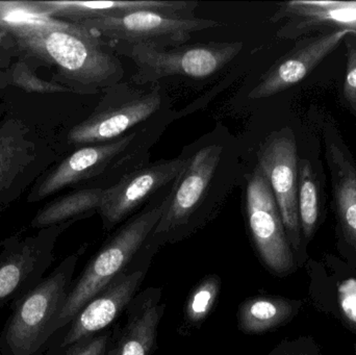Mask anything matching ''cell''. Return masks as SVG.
<instances>
[{
    "label": "cell",
    "instance_id": "obj_21",
    "mask_svg": "<svg viewBox=\"0 0 356 355\" xmlns=\"http://www.w3.org/2000/svg\"><path fill=\"white\" fill-rule=\"evenodd\" d=\"M73 25L54 18L44 8H33V4L22 2H0V26L6 27L18 39L71 28Z\"/></svg>",
    "mask_w": 356,
    "mask_h": 355
},
{
    "label": "cell",
    "instance_id": "obj_8",
    "mask_svg": "<svg viewBox=\"0 0 356 355\" xmlns=\"http://www.w3.org/2000/svg\"><path fill=\"white\" fill-rule=\"evenodd\" d=\"M186 165L180 154L173 160H163L143 165L127 173L118 183L104 190L98 214L106 231L129 220L159 198L164 197L175 185Z\"/></svg>",
    "mask_w": 356,
    "mask_h": 355
},
{
    "label": "cell",
    "instance_id": "obj_27",
    "mask_svg": "<svg viewBox=\"0 0 356 355\" xmlns=\"http://www.w3.org/2000/svg\"><path fill=\"white\" fill-rule=\"evenodd\" d=\"M113 331H104L77 342L60 355H104Z\"/></svg>",
    "mask_w": 356,
    "mask_h": 355
},
{
    "label": "cell",
    "instance_id": "obj_2",
    "mask_svg": "<svg viewBox=\"0 0 356 355\" xmlns=\"http://www.w3.org/2000/svg\"><path fill=\"white\" fill-rule=\"evenodd\" d=\"M166 196L154 200L125 221L90 261L77 281H73L66 302L54 322V337L71 322L92 298L133 264L164 213Z\"/></svg>",
    "mask_w": 356,
    "mask_h": 355
},
{
    "label": "cell",
    "instance_id": "obj_4",
    "mask_svg": "<svg viewBox=\"0 0 356 355\" xmlns=\"http://www.w3.org/2000/svg\"><path fill=\"white\" fill-rule=\"evenodd\" d=\"M79 254L67 256L26 295L10 306L0 333V355H42L73 283Z\"/></svg>",
    "mask_w": 356,
    "mask_h": 355
},
{
    "label": "cell",
    "instance_id": "obj_1",
    "mask_svg": "<svg viewBox=\"0 0 356 355\" xmlns=\"http://www.w3.org/2000/svg\"><path fill=\"white\" fill-rule=\"evenodd\" d=\"M186 165L166 196V208L144 246L152 258L161 247L188 239L219 215L241 177L236 140L217 126L184 148Z\"/></svg>",
    "mask_w": 356,
    "mask_h": 355
},
{
    "label": "cell",
    "instance_id": "obj_20",
    "mask_svg": "<svg viewBox=\"0 0 356 355\" xmlns=\"http://www.w3.org/2000/svg\"><path fill=\"white\" fill-rule=\"evenodd\" d=\"M104 193V189L102 188H86L67 194L40 210L31 222V226L46 229L98 213Z\"/></svg>",
    "mask_w": 356,
    "mask_h": 355
},
{
    "label": "cell",
    "instance_id": "obj_18",
    "mask_svg": "<svg viewBox=\"0 0 356 355\" xmlns=\"http://www.w3.org/2000/svg\"><path fill=\"white\" fill-rule=\"evenodd\" d=\"M44 10L54 18L69 23L98 19L118 18L135 12L150 10L197 18L198 2L195 0H138V1H50L44 2Z\"/></svg>",
    "mask_w": 356,
    "mask_h": 355
},
{
    "label": "cell",
    "instance_id": "obj_28",
    "mask_svg": "<svg viewBox=\"0 0 356 355\" xmlns=\"http://www.w3.org/2000/svg\"><path fill=\"white\" fill-rule=\"evenodd\" d=\"M339 304L349 322L356 325V279L342 281L338 289Z\"/></svg>",
    "mask_w": 356,
    "mask_h": 355
},
{
    "label": "cell",
    "instance_id": "obj_17",
    "mask_svg": "<svg viewBox=\"0 0 356 355\" xmlns=\"http://www.w3.org/2000/svg\"><path fill=\"white\" fill-rule=\"evenodd\" d=\"M164 312L160 288L136 296L125 310L124 324L113 331L104 355H154Z\"/></svg>",
    "mask_w": 356,
    "mask_h": 355
},
{
    "label": "cell",
    "instance_id": "obj_7",
    "mask_svg": "<svg viewBox=\"0 0 356 355\" xmlns=\"http://www.w3.org/2000/svg\"><path fill=\"white\" fill-rule=\"evenodd\" d=\"M76 25L110 48L116 44H152L158 47H175L186 44L192 33L224 24L198 17L190 19L142 10L118 18L83 21Z\"/></svg>",
    "mask_w": 356,
    "mask_h": 355
},
{
    "label": "cell",
    "instance_id": "obj_25",
    "mask_svg": "<svg viewBox=\"0 0 356 355\" xmlns=\"http://www.w3.org/2000/svg\"><path fill=\"white\" fill-rule=\"evenodd\" d=\"M346 50V72L343 85V102L351 113L356 126V39L348 35L344 40Z\"/></svg>",
    "mask_w": 356,
    "mask_h": 355
},
{
    "label": "cell",
    "instance_id": "obj_9",
    "mask_svg": "<svg viewBox=\"0 0 356 355\" xmlns=\"http://www.w3.org/2000/svg\"><path fill=\"white\" fill-rule=\"evenodd\" d=\"M246 220L255 249L271 272L284 276L295 268L280 208L265 174L259 166L247 177Z\"/></svg>",
    "mask_w": 356,
    "mask_h": 355
},
{
    "label": "cell",
    "instance_id": "obj_24",
    "mask_svg": "<svg viewBox=\"0 0 356 355\" xmlns=\"http://www.w3.org/2000/svg\"><path fill=\"white\" fill-rule=\"evenodd\" d=\"M25 158L24 142L16 135L0 137V185L8 183L10 176H15L19 169L24 167Z\"/></svg>",
    "mask_w": 356,
    "mask_h": 355
},
{
    "label": "cell",
    "instance_id": "obj_3",
    "mask_svg": "<svg viewBox=\"0 0 356 355\" xmlns=\"http://www.w3.org/2000/svg\"><path fill=\"white\" fill-rule=\"evenodd\" d=\"M18 42L25 49L56 65L67 81L83 93L106 92L124 76L118 56L76 24Z\"/></svg>",
    "mask_w": 356,
    "mask_h": 355
},
{
    "label": "cell",
    "instance_id": "obj_15",
    "mask_svg": "<svg viewBox=\"0 0 356 355\" xmlns=\"http://www.w3.org/2000/svg\"><path fill=\"white\" fill-rule=\"evenodd\" d=\"M280 21L286 23L277 31L280 39L298 40L332 31H349L356 39V1L280 2L271 22Z\"/></svg>",
    "mask_w": 356,
    "mask_h": 355
},
{
    "label": "cell",
    "instance_id": "obj_22",
    "mask_svg": "<svg viewBox=\"0 0 356 355\" xmlns=\"http://www.w3.org/2000/svg\"><path fill=\"white\" fill-rule=\"evenodd\" d=\"M321 212V183L313 163L307 158L298 163V213L301 233L312 239Z\"/></svg>",
    "mask_w": 356,
    "mask_h": 355
},
{
    "label": "cell",
    "instance_id": "obj_6",
    "mask_svg": "<svg viewBox=\"0 0 356 355\" xmlns=\"http://www.w3.org/2000/svg\"><path fill=\"white\" fill-rule=\"evenodd\" d=\"M165 100L166 94L160 85L138 89L127 83H117L106 90L94 112L69 131V143L91 146L119 139L154 118Z\"/></svg>",
    "mask_w": 356,
    "mask_h": 355
},
{
    "label": "cell",
    "instance_id": "obj_13",
    "mask_svg": "<svg viewBox=\"0 0 356 355\" xmlns=\"http://www.w3.org/2000/svg\"><path fill=\"white\" fill-rule=\"evenodd\" d=\"M144 129L129 131L108 143L85 146L65 158L46 176L35 192L31 201H37L69 185L102 176L112 167L120 168L129 158L139 154L140 138Z\"/></svg>",
    "mask_w": 356,
    "mask_h": 355
},
{
    "label": "cell",
    "instance_id": "obj_23",
    "mask_svg": "<svg viewBox=\"0 0 356 355\" xmlns=\"http://www.w3.org/2000/svg\"><path fill=\"white\" fill-rule=\"evenodd\" d=\"M221 291V279L218 275L205 276L188 295L184 311L186 329H196L209 317Z\"/></svg>",
    "mask_w": 356,
    "mask_h": 355
},
{
    "label": "cell",
    "instance_id": "obj_14",
    "mask_svg": "<svg viewBox=\"0 0 356 355\" xmlns=\"http://www.w3.org/2000/svg\"><path fill=\"white\" fill-rule=\"evenodd\" d=\"M348 35H351L349 31H332L297 40L294 47L264 73L248 97L264 99L294 87L317 68Z\"/></svg>",
    "mask_w": 356,
    "mask_h": 355
},
{
    "label": "cell",
    "instance_id": "obj_29",
    "mask_svg": "<svg viewBox=\"0 0 356 355\" xmlns=\"http://www.w3.org/2000/svg\"><path fill=\"white\" fill-rule=\"evenodd\" d=\"M269 355H303V354H293V352H272L271 354Z\"/></svg>",
    "mask_w": 356,
    "mask_h": 355
},
{
    "label": "cell",
    "instance_id": "obj_16",
    "mask_svg": "<svg viewBox=\"0 0 356 355\" xmlns=\"http://www.w3.org/2000/svg\"><path fill=\"white\" fill-rule=\"evenodd\" d=\"M322 138L339 227L346 241L356 249V162L350 148L332 121L322 126Z\"/></svg>",
    "mask_w": 356,
    "mask_h": 355
},
{
    "label": "cell",
    "instance_id": "obj_26",
    "mask_svg": "<svg viewBox=\"0 0 356 355\" xmlns=\"http://www.w3.org/2000/svg\"><path fill=\"white\" fill-rule=\"evenodd\" d=\"M13 83L26 92L35 93H56V92L69 91L64 85H56L38 79L24 63L15 65L13 70Z\"/></svg>",
    "mask_w": 356,
    "mask_h": 355
},
{
    "label": "cell",
    "instance_id": "obj_10",
    "mask_svg": "<svg viewBox=\"0 0 356 355\" xmlns=\"http://www.w3.org/2000/svg\"><path fill=\"white\" fill-rule=\"evenodd\" d=\"M72 222L42 229L38 235L25 239L13 238L4 242L0 251V310L43 281L54 260L56 240Z\"/></svg>",
    "mask_w": 356,
    "mask_h": 355
},
{
    "label": "cell",
    "instance_id": "obj_12",
    "mask_svg": "<svg viewBox=\"0 0 356 355\" xmlns=\"http://www.w3.org/2000/svg\"><path fill=\"white\" fill-rule=\"evenodd\" d=\"M147 267H129L92 298L71 322L56 333H62V336L56 347L52 348V355L62 354L77 342L98 335L113 324L137 295Z\"/></svg>",
    "mask_w": 356,
    "mask_h": 355
},
{
    "label": "cell",
    "instance_id": "obj_19",
    "mask_svg": "<svg viewBox=\"0 0 356 355\" xmlns=\"http://www.w3.org/2000/svg\"><path fill=\"white\" fill-rule=\"evenodd\" d=\"M294 302L271 296L248 298L238 310V327L248 335H257L272 331L292 318Z\"/></svg>",
    "mask_w": 356,
    "mask_h": 355
},
{
    "label": "cell",
    "instance_id": "obj_11",
    "mask_svg": "<svg viewBox=\"0 0 356 355\" xmlns=\"http://www.w3.org/2000/svg\"><path fill=\"white\" fill-rule=\"evenodd\" d=\"M257 166L271 187L293 251L301 243L298 213V148L290 127L270 133L257 152Z\"/></svg>",
    "mask_w": 356,
    "mask_h": 355
},
{
    "label": "cell",
    "instance_id": "obj_5",
    "mask_svg": "<svg viewBox=\"0 0 356 355\" xmlns=\"http://www.w3.org/2000/svg\"><path fill=\"white\" fill-rule=\"evenodd\" d=\"M240 41L158 47L152 44H116L110 49L136 65L135 85H154L169 76L204 79L220 72L242 51Z\"/></svg>",
    "mask_w": 356,
    "mask_h": 355
}]
</instances>
